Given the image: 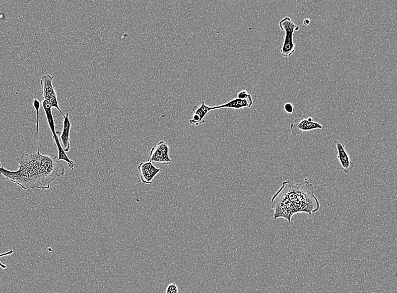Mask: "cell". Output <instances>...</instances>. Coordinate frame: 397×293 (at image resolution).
I'll return each mask as SVG.
<instances>
[{"label":"cell","mask_w":397,"mask_h":293,"mask_svg":"<svg viewBox=\"0 0 397 293\" xmlns=\"http://www.w3.org/2000/svg\"><path fill=\"white\" fill-rule=\"evenodd\" d=\"M17 171H8L3 166L0 168V174L25 190H48L52 183L65 174L64 165L54 154H23L17 159Z\"/></svg>","instance_id":"cell-1"},{"label":"cell","mask_w":397,"mask_h":293,"mask_svg":"<svg viewBox=\"0 0 397 293\" xmlns=\"http://www.w3.org/2000/svg\"><path fill=\"white\" fill-rule=\"evenodd\" d=\"M272 207L275 219L285 218L291 223L292 216L299 212L309 215L317 212L320 204L314 195L313 184L305 179L297 183L292 181L283 183L282 186L273 196Z\"/></svg>","instance_id":"cell-2"},{"label":"cell","mask_w":397,"mask_h":293,"mask_svg":"<svg viewBox=\"0 0 397 293\" xmlns=\"http://www.w3.org/2000/svg\"><path fill=\"white\" fill-rule=\"evenodd\" d=\"M281 30L286 33L284 41L281 50L283 57L289 58L295 53L296 46L293 41V36L295 32L300 30L299 26L292 22L290 17H286L279 23Z\"/></svg>","instance_id":"cell-3"},{"label":"cell","mask_w":397,"mask_h":293,"mask_svg":"<svg viewBox=\"0 0 397 293\" xmlns=\"http://www.w3.org/2000/svg\"><path fill=\"white\" fill-rule=\"evenodd\" d=\"M42 107L44 110L45 115L46 116L47 120L52 134H53V138L54 140L55 145L57 148L58 151V160L59 161L63 160L65 163H67L69 168L73 170L75 169V163L72 160H71L67 154L64 152L62 145H61L59 138V131H57L55 129V121L53 112H52V107L48 101L44 100L42 102Z\"/></svg>","instance_id":"cell-4"},{"label":"cell","mask_w":397,"mask_h":293,"mask_svg":"<svg viewBox=\"0 0 397 293\" xmlns=\"http://www.w3.org/2000/svg\"><path fill=\"white\" fill-rule=\"evenodd\" d=\"M53 79L54 77L50 75H44L41 78L40 81L41 93L45 100L48 101L51 107L56 108L63 117L64 115L59 107L57 95L53 86Z\"/></svg>","instance_id":"cell-5"},{"label":"cell","mask_w":397,"mask_h":293,"mask_svg":"<svg viewBox=\"0 0 397 293\" xmlns=\"http://www.w3.org/2000/svg\"><path fill=\"white\" fill-rule=\"evenodd\" d=\"M148 162L160 164H169L172 160L169 157V146L164 141H160L151 150L148 158Z\"/></svg>","instance_id":"cell-6"},{"label":"cell","mask_w":397,"mask_h":293,"mask_svg":"<svg viewBox=\"0 0 397 293\" xmlns=\"http://www.w3.org/2000/svg\"><path fill=\"white\" fill-rule=\"evenodd\" d=\"M291 134L296 136L300 135L304 132H308L315 130L323 129V126L319 122L309 121L308 119L303 117L297 119L292 122L290 125Z\"/></svg>","instance_id":"cell-7"},{"label":"cell","mask_w":397,"mask_h":293,"mask_svg":"<svg viewBox=\"0 0 397 293\" xmlns=\"http://www.w3.org/2000/svg\"><path fill=\"white\" fill-rule=\"evenodd\" d=\"M333 146L337 150L338 159L345 173L348 174L353 171L354 164L347 152L344 144L340 140H335Z\"/></svg>","instance_id":"cell-8"},{"label":"cell","mask_w":397,"mask_h":293,"mask_svg":"<svg viewBox=\"0 0 397 293\" xmlns=\"http://www.w3.org/2000/svg\"><path fill=\"white\" fill-rule=\"evenodd\" d=\"M138 170L141 182L147 185L152 184L154 178L161 172V169L155 167L153 163L148 161L140 163Z\"/></svg>","instance_id":"cell-9"},{"label":"cell","mask_w":397,"mask_h":293,"mask_svg":"<svg viewBox=\"0 0 397 293\" xmlns=\"http://www.w3.org/2000/svg\"><path fill=\"white\" fill-rule=\"evenodd\" d=\"M214 110V107L207 106L205 101H202L200 106H195L192 108L193 114L192 119L189 120V123L195 126L204 124L205 117L211 111Z\"/></svg>","instance_id":"cell-10"},{"label":"cell","mask_w":397,"mask_h":293,"mask_svg":"<svg viewBox=\"0 0 397 293\" xmlns=\"http://www.w3.org/2000/svg\"><path fill=\"white\" fill-rule=\"evenodd\" d=\"M72 124L71 122L69 113L63 116V128L62 131L59 134V138L61 145L64 152H69L71 149L70 143V131L72 129Z\"/></svg>","instance_id":"cell-11"},{"label":"cell","mask_w":397,"mask_h":293,"mask_svg":"<svg viewBox=\"0 0 397 293\" xmlns=\"http://www.w3.org/2000/svg\"><path fill=\"white\" fill-rule=\"evenodd\" d=\"M253 99L251 95L245 99L235 98L231 99L228 102L223 104L220 106H214V110L222 109V108H231V109H242V108L251 107L253 105Z\"/></svg>","instance_id":"cell-12"},{"label":"cell","mask_w":397,"mask_h":293,"mask_svg":"<svg viewBox=\"0 0 397 293\" xmlns=\"http://www.w3.org/2000/svg\"><path fill=\"white\" fill-rule=\"evenodd\" d=\"M33 104L36 113L37 119V153H40V143H39V112L40 108V102L37 99H34Z\"/></svg>","instance_id":"cell-13"},{"label":"cell","mask_w":397,"mask_h":293,"mask_svg":"<svg viewBox=\"0 0 397 293\" xmlns=\"http://www.w3.org/2000/svg\"><path fill=\"white\" fill-rule=\"evenodd\" d=\"M165 293H179V289L176 283H171L167 287Z\"/></svg>","instance_id":"cell-14"},{"label":"cell","mask_w":397,"mask_h":293,"mask_svg":"<svg viewBox=\"0 0 397 293\" xmlns=\"http://www.w3.org/2000/svg\"><path fill=\"white\" fill-rule=\"evenodd\" d=\"M285 110L287 113L289 114H292L294 113V107L293 106L292 104L290 103H287L285 105Z\"/></svg>","instance_id":"cell-15"},{"label":"cell","mask_w":397,"mask_h":293,"mask_svg":"<svg viewBox=\"0 0 397 293\" xmlns=\"http://www.w3.org/2000/svg\"><path fill=\"white\" fill-rule=\"evenodd\" d=\"M250 94H248L247 91L245 90H243V91H240L238 94V98L241 99H245L247 98Z\"/></svg>","instance_id":"cell-16"},{"label":"cell","mask_w":397,"mask_h":293,"mask_svg":"<svg viewBox=\"0 0 397 293\" xmlns=\"http://www.w3.org/2000/svg\"><path fill=\"white\" fill-rule=\"evenodd\" d=\"M13 250H10V251L0 254V257L9 256V255L13 254ZM0 267L4 269L7 268L6 264L2 263L1 262H0Z\"/></svg>","instance_id":"cell-17"},{"label":"cell","mask_w":397,"mask_h":293,"mask_svg":"<svg viewBox=\"0 0 397 293\" xmlns=\"http://www.w3.org/2000/svg\"><path fill=\"white\" fill-rule=\"evenodd\" d=\"M310 20L308 18H306L304 20V25L305 26H308L310 25Z\"/></svg>","instance_id":"cell-18"},{"label":"cell","mask_w":397,"mask_h":293,"mask_svg":"<svg viewBox=\"0 0 397 293\" xmlns=\"http://www.w3.org/2000/svg\"><path fill=\"white\" fill-rule=\"evenodd\" d=\"M2 167H3L2 164L1 162H0V168H1Z\"/></svg>","instance_id":"cell-19"}]
</instances>
